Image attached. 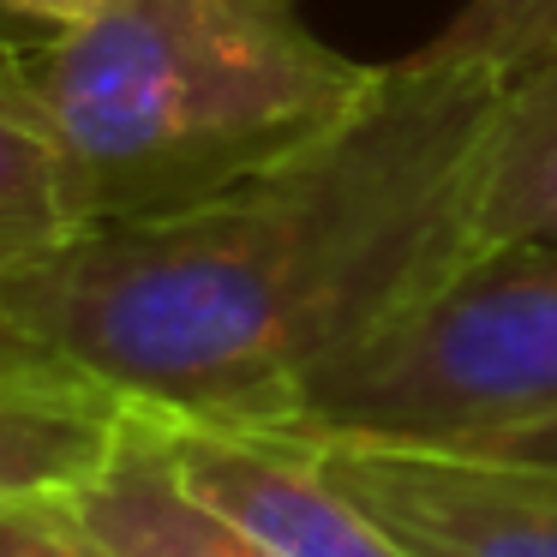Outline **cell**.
<instances>
[{
  "mask_svg": "<svg viewBox=\"0 0 557 557\" xmlns=\"http://www.w3.org/2000/svg\"><path fill=\"white\" fill-rule=\"evenodd\" d=\"M497 85L396 61L342 133L174 216L102 222L0 276V348L162 420L282 432L306 389L473 252Z\"/></svg>",
  "mask_w": 557,
  "mask_h": 557,
  "instance_id": "6da1fadb",
  "label": "cell"
},
{
  "mask_svg": "<svg viewBox=\"0 0 557 557\" xmlns=\"http://www.w3.org/2000/svg\"><path fill=\"white\" fill-rule=\"evenodd\" d=\"M377 78L300 0H114L0 49V102L49 145L78 234L174 216L306 157Z\"/></svg>",
  "mask_w": 557,
  "mask_h": 557,
  "instance_id": "7a4b0ae2",
  "label": "cell"
},
{
  "mask_svg": "<svg viewBox=\"0 0 557 557\" xmlns=\"http://www.w3.org/2000/svg\"><path fill=\"white\" fill-rule=\"evenodd\" d=\"M557 413V246H473L306 389L294 437L468 444Z\"/></svg>",
  "mask_w": 557,
  "mask_h": 557,
  "instance_id": "3957f363",
  "label": "cell"
},
{
  "mask_svg": "<svg viewBox=\"0 0 557 557\" xmlns=\"http://www.w3.org/2000/svg\"><path fill=\"white\" fill-rule=\"evenodd\" d=\"M306 444L408 557H557V461L408 437Z\"/></svg>",
  "mask_w": 557,
  "mask_h": 557,
  "instance_id": "277c9868",
  "label": "cell"
},
{
  "mask_svg": "<svg viewBox=\"0 0 557 557\" xmlns=\"http://www.w3.org/2000/svg\"><path fill=\"white\" fill-rule=\"evenodd\" d=\"M150 420H157L181 480L222 516L270 540L282 557H408L330 480L306 437L162 420V413H150Z\"/></svg>",
  "mask_w": 557,
  "mask_h": 557,
  "instance_id": "5b68a950",
  "label": "cell"
},
{
  "mask_svg": "<svg viewBox=\"0 0 557 557\" xmlns=\"http://www.w3.org/2000/svg\"><path fill=\"white\" fill-rule=\"evenodd\" d=\"M66 509L109 557H282L181 480L157 420L138 408H126L97 473L66 492Z\"/></svg>",
  "mask_w": 557,
  "mask_h": 557,
  "instance_id": "8992f818",
  "label": "cell"
},
{
  "mask_svg": "<svg viewBox=\"0 0 557 557\" xmlns=\"http://www.w3.org/2000/svg\"><path fill=\"white\" fill-rule=\"evenodd\" d=\"M126 401L37 354L0 348V509L66 497L97 473Z\"/></svg>",
  "mask_w": 557,
  "mask_h": 557,
  "instance_id": "52a82bcc",
  "label": "cell"
},
{
  "mask_svg": "<svg viewBox=\"0 0 557 557\" xmlns=\"http://www.w3.org/2000/svg\"><path fill=\"white\" fill-rule=\"evenodd\" d=\"M473 246H557V61L492 97L473 169Z\"/></svg>",
  "mask_w": 557,
  "mask_h": 557,
  "instance_id": "ba28073f",
  "label": "cell"
},
{
  "mask_svg": "<svg viewBox=\"0 0 557 557\" xmlns=\"http://www.w3.org/2000/svg\"><path fill=\"white\" fill-rule=\"evenodd\" d=\"M401 61L509 85L557 61V0H468L432 42H420Z\"/></svg>",
  "mask_w": 557,
  "mask_h": 557,
  "instance_id": "9c48e42d",
  "label": "cell"
},
{
  "mask_svg": "<svg viewBox=\"0 0 557 557\" xmlns=\"http://www.w3.org/2000/svg\"><path fill=\"white\" fill-rule=\"evenodd\" d=\"M78 234L49 145L0 102V276Z\"/></svg>",
  "mask_w": 557,
  "mask_h": 557,
  "instance_id": "30bf717a",
  "label": "cell"
},
{
  "mask_svg": "<svg viewBox=\"0 0 557 557\" xmlns=\"http://www.w3.org/2000/svg\"><path fill=\"white\" fill-rule=\"evenodd\" d=\"M0 557H109V552L78 528L66 497H30V504L0 509Z\"/></svg>",
  "mask_w": 557,
  "mask_h": 557,
  "instance_id": "8fae6325",
  "label": "cell"
},
{
  "mask_svg": "<svg viewBox=\"0 0 557 557\" xmlns=\"http://www.w3.org/2000/svg\"><path fill=\"white\" fill-rule=\"evenodd\" d=\"M114 0H0V49L7 42H42L78 30L85 18H97Z\"/></svg>",
  "mask_w": 557,
  "mask_h": 557,
  "instance_id": "7c38bea8",
  "label": "cell"
},
{
  "mask_svg": "<svg viewBox=\"0 0 557 557\" xmlns=\"http://www.w3.org/2000/svg\"><path fill=\"white\" fill-rule=\"evenodd\" d=\"M473 449H504V456H528V461H557V413L533 425H509V432L492 437H468Z\"/></svg>",
  "mask_w": 557,
  "mask_h": 557,
  "instance_id": "4fadbf2b",
  "label": "cell"
}]
</instances>
